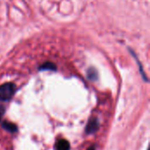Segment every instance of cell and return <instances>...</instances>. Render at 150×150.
<instances>
[{
  "label": "cell",
  "mask_w": 150,
  "mask_h": 150,
  "mask_svg": "<svg viewBox=\"0 0 150 150\" xmlns=\"http://www.w3.org/2000/svg\"><path fill=\"white\" fill-rule=\"evenodd\" d=\"M16 91V86L11 83H6L0 86V100L8 101L10 100Z\"/></svg>",
  "instance_id": "6da1fadb"
},
{
  "label": "cell",
  "mask_w": 150,
  "mask_h": 150,
  "mask_svg": "<svg viewBox=\"0 0 150 150\" xmlns=\"http://www.w3.org/2000/svg\"><path fill=\"white\" fill-rule=\"evenodd\" d=\"M98 127H99V122H98V119L93 118L89 121V123H88V125L86 127V133L93 134L98 130Z\"/></svg>",
  "instance_id": "7a4b0ae2"
},
{
  "label": "cell",
  "mask_w": 150,
  "mask_h": 150,
  "mask_svg": "<svg viewBox=\"0 0 150 150\" xmlns=\"http://www.w3.org/2000/svg\"><path fill=\"white\" fill-rule=\"evenodd\" d=\"M70 146L68 141L66 140H59L55 144V150H69Z\"/></svg>",
  "instance_id": "3957f363"
},
{
  "label": "cell",
  "mask_w": 150,
  "mask_h": 150,
  "mask_svg": "<svg viewBox=\"0 0 150 150\" xmlns=\"http://www.w3.org/2000/svg\"><path fill=\"white\" fill-rule=\"evenodd\" d=\"M3 127L5 129V130H7V131H9V132H16L17 131V126L16 125H14V124H12V123H9V122H4V125H3Z\"/></svg>",
  "instance_id": "277c9868"
},
{
  "label": "cell",
  "mask_w": 150,
  "mask_h": 150,
  "mask_svg": "<svg viewBox=\"0 0 150 150\" xmlns=\"http://www.w3.org/2000/svg\"><path fill=\"white\" fill-rule=\"evenodd\" d=\"M88 77H89V79H91L92 81L97 80L98 79V72L96 71V69H90L88 70Z\"/></svg>",
  "instance_id": "5b68a950"
},
{
  "label": "cell",
  "mask_w": 150,
  "mask_h": 150,
  "mask_svg": "<svg viewBox=\"0 0 150 150\" xmlns=\"http://www.w3.org/2000/svg\"><path fill=\"white\" fill-rule=\"evenodd\" d=\"M41 69H53V70H54L55 69H56V67H55V65L54 64H53V63H51V62H47V63H45L43 66H41V68H40Z\"/></svg>",
  "instance_id": "8992f818"
},
{
  "label": "cell",
  "mask_w": 150,
  "mask_h": 150,
  "mask_svg": "<svg viewBox=\"0 0 150 150\" xmlns=\"http://www.w3.org/2000/svg\"><path fill=\"white\" fill-rule=\"evenodd\" d=\"M4 113V107L0 105V121L2 120V117H3Z\"/></svg>",
  "instance_id": "52a82bcc"
},
{
  "label": "cell",
  "mask_w": 150,
  "mask_h": 150,
  "mask_svg": "<svg viewBox=\"0 0 150 150\" xmlns=\"http://www.w3.org/2000/svg\"><path fill=\"white\" fill-rule=\"evenodd\" d=\"M88 150H95V147H93V146H92V147H91V148H90Z\"/></svg>",
  "instance_id": "ba28073f"
}]
</instances>
